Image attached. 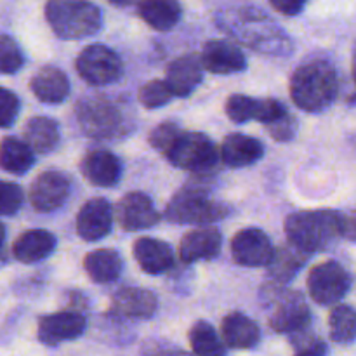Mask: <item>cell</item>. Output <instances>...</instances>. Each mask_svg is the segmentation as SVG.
<instances>
[{
	"label": "cell",
	"mask_w": 356,
	"mask_h": 356,
	"mask_svg": "<svg viewBox=\"0 0 356 356\" xmlns=\"http://www.w3.org/2000/svg\"><path fill=\"white\" fill-rule=\"evenodd\" d=\"M216 24L240 44L263 54L287 56L294 45L291 37L264 13L250 3H232L216 13Z\"/></svg>",
	"instance_id": "cell-1"
},
{
	"label": "cell",
	"mask_w": 356,
	"mask_h": 356,
	"mask_svg": "<svg viewBox=\"0 0 356 356\" xmlns=\"http://www.w3.org/2000/svg\"><path fill=\"white\" fill-rule=\"evenodd\" d=\"M337 94V72L325 59H309L292 73L291 97L302 111L320 113L336 101Z\"/></svg>",
	"instance_id": "cell-2"
},
{
	"label": "cell",
	"mask_w": 356,
	"mask_h": 356,
	"mask_svg": "<svg viewBox=\"0 0 356 356\" xmlns=\"http://www.w3.org/2000/svg\"><path fill=\"white\" fill-rule=\"evenodd\" d=\"M287 240L309 254L336 245L341 235V214L337 211H299L285 219Z\"/></svg>",
	"instance_id": "cell-3"
},
{
	"label": "cell",
	"mask_w": 356,
	"mask_h": 356,
	"mask_svg": "<svg viewBox=\"0 0 356 356\" xmlns=\"http://www.w3.org/2000/svg\"><path fill=\"white\" fill-rule=\"evenodd\" d=\"M44 14L56 37L63 40L90 37L103 24L101 9L89 0H47Z\"/></svg>",
	"instance_id": "cell-4"
},
{
	"label": "cell",
	"mask_w": 356,
	"mask_h": 356,
	"mask_svg": "<svg viewBox=\"0 0 356 356\" xmlns=\"http://www.w3.org/2000/svg\"><path fill=\"white\" fill-rule=\"evenodd\" d=\"M261 301L270 313V327L278 334H298L312 327V309L301 292L289 291L284 284L271 282L261 289Z\"/></svg>",
	"instance_id": "cell-5"
},
{
	"label": "cell",
	"mask_w": 356,
	"mask_h": 356,
	"mask_svg": "<svg viewBox=\"0 0 356 356\" xmlns=\"http://www.w3.org/2000/svg\"><path fill=\"white\" fill-rule=\"evenodd\" d=\"M228 214V205L212 200L205 188L191 186V184L177 191L165 209L167 221L176 225L207 226L211 222L221 221Z\"/></svg>",
	"instance_id": "cell-6"
},
{
	"label": "cell",
	"mask_w": 356,
	"mask_h": 356,
	"mask_svg": "<svg viewBox=\"0 0 356 356\" xmlns=\"http://www.w3.org/2000/svg\"><path fill=\"white\" fill-rule=\"evenodd\" d=\"M75 115L82 132L89 138L111 139L125 132L124 111L103 96H90L76 103Z\"/></svg>",
	"instance_id": "cell-7"
},
{
	"label": "cell",
	"mask_w": 356,
	"mask_h": 356,
	"mask_svg": "<svg viewBox=\"0 0 356 356\" xmlns=\"http://www.w3.org/2000/svg\"><path fill=\"white\" fill-rule=\"evenodd\" d=\"M165 159L177 169L193 174H207L218 163L219 152L209 136L183 131L165 153Z\"/></svg>",
	"instance_id": "cell-8"
},
{
	"label": "cell",
	"mask_w": 356,
	"mask_h": 356,
	"mask_svg": "<svg viewBox=\"0 0 356 356\" xmlns=\"http://www.w3.org/2000/svg\"><path fill=\"white\" fill-rule=\"evenodd\" d=\"M76 72L89 86L115 83L124 73V65L113 49L103 44L87 45L76 58Z\"/></svg>",
	"instance_id": "cell-9"
},
{
	"label": "cell",
	"mask_w": 356,
	"mask_h": 356,
	"mask_svg": "<svg viewBox=\"0 0 356 356\" xmlns=\"http://www.w3.org/2000/svg\"><path fill=\"white\" fill-rule=\"evenodd\" d=\"M351 277L337 261L320 263L309 271L308 291L309 296L320 306L339 305L350 292Z\"/></svg>",
	"instance_id": "cell-10"
},
{
	"label": "cell",
	"mask_w": 356,
	"mask_h": 356,
	"mask_svg": "<svg viewBox=\"0 0 356 356\" xmlns=\"http://www.w3.org/2000/svg\"><path fill=\"white\" fill-rule=\"evenodd\" d=\"M87 320L82 312L63 309V312L44 315L38 320L37 337L44 346L56 348L63 343H70L83 336Z\"/></svg>",
	"instance_id": "cell-11"
},
{
	"label": "cell",
	"mask_w": 356,
	"mask_h": 356,
	"mask_svg": "<svg viewBox=\"0 0 356 356\" xmlns=\"http://www.w3.org/2000/svg\"><path fill=\"white\" fill-rule=\"evenodd\" d=\"M72 191V179L61 170H45L38 174L31 183L28 198L33 209L42 214H49L63 207Z\"/></svg>",
	"instance_id": "cell-12"
},
{
	"label": "cell",
	"mask_w": 356,
	"mask_h": 356,
	"mask_svg": "<svg viewBox=\"0 0 356 356\" xmlns=\"http://www.w3.org/2000/svg\"><path fill=\"white\" fill-rule=\"evenodd\" d=\"M275 252L270 236L257 228L240 229L232 240L233 261L245 268L268 266Z\"/></svg>",
	"instance_id": "cell-13"
},
{
	"label": "cell",
	"mask_w": 356,
	"mask_h": 356,
	"mask_svg": "<svg viewBox=\"0 0 356 356\" xmlns=\"http://www.w3.org/2000/svg\"><path fill=\"white\" fill-rule=\"evenodd\" d=\"M118 225L127 232H141L155 226L160 221V212L156 211L153 200L143 191H131L120 198L115 211Z\"/></svg>",
	"instance_id": "cell-14"
},
{
	"label": "cell",
	"mask_w": 356,
	"mask_h": 356,
	"mask_svg": "<svg viewBox=\"0 0 356 356\" xmlns=\"http://www.w3.org/2000/svg\"><path fill=\"white\" fill-rule=\"evenodd\" d=\"M159 309V299L152 291L124 287L111 299L110 315L122 320H149Z\"/></svg>",
	"instance_id": "cell-15"
},
{
	"label": "cell",
	"mask_w": 356,
	"mask_h": 356,
	"mask_svg": "<svg viewBox=\"0 0 356 356\" xmlns=\"http://www.w3.org/2000/svg\"><path fill=\"white\" fill-rule=\"evenodd\" d=\"M113 211L106 198H90L76 214V233L86 242H97L111 232Z\"/></svg>",
	"instance_id": "cell-16"
},
{
	"label": "cell",
	"mask_w": 356,
	"mask_h": 356,
	"mask_svg": "<svg viewBox=\"0 0 356 356\" xmlns=\"http://www.w3.org/2000/svg\"><path fill=\"white\" fill-rule=\"evenodd\" d=\"M202 66L214 75H233L247 68L245 54L228 40H211L204 45Z\"/></svg>",
	"instance_id": "cell-17"
},
{
	"label": "cell",
	"mask_w": 356,
	"mask_h": 356,
	"mask_svg": "<svg viewBox=\"0 0 356 356\" xmlns=\"http://www.w3.org/2000/svg\"><path fill=\"white\" fill-rule=\"evenodd\" d=\"M80 170L92 186L111 188L120 181L122 162L108 149H90L80 162Z\"/></svg>",
	"instance_id": "cell-18"
},
{
	"label": "cell",
	"mask_w": 356,
	"mask_h": 356,
	"mask_svg": "<svg viewBox=\"0 0 356 356\" xmlns=\"http://www.w3.org/2000/svg\"><path fill=\"white\" fill-rule=\"evenodd\" d=\"M222 236L219 229L200 226L183 236L179 243V259L191 264L198 261H211L221 252Z\"/></svg>",
	"instance_id": "cell-19"
},
{
	"label": "cell",
	"mask_w": 356,
	"mask_h": 356,
	"mask_svg": "<svg viewBox=\"0 0 356 356\" xmlns=\"http://www.w3.org/2000/svg\"><path fill=\"white\" fill-rule=\"evenodd\" d=\"M204 66L197 56H181L174 59L167 68L165 82L174 97H188L202 82Z\"/></svg>",
	"instance_id": "cell-20"
},
{
	"label": "cell",
	"mask_w": 356,
	"mask_h": 356,
	"mask_svg": "<svg viewBox=\"0 0 356 356\" xmlns=\"http://www.w3.org/2000/svg\"><path fill=\"white\" fill-rule=\"evenodd\" d=\"M132 254L139 268L148 275H162L174 266L172 249L162 240L143 236L134 242Z\"/></svg>",
	"instance_id": "cell-21"
},
{
	"label": "cell",
	"mask_w": 356,
	"mask_h": 356,
	"mask_svg": "<svg viewBox=\"0 0 356 356\" xmlns=\"http://www.w3.org/2000/svg\"><path fill=\"white\" fill-rule=\"evenodd\" d=\"M221 337L233 350H254L261 341V329L250 316L233 312L222 318Z\"/></svg>",
	"instance_id": "cell-22"
},
{
	"label": "cell",
	"mask_w": 356,
	"mask_h": 356,
	"mask_svg": "<svg viewBox=\"0 0 356 356\" xmlns=\"http://www.w3.org/2000/svg\"><path fill=\"white\" fill-rule=\"evenodd\" d=\"M30 89L38 101L45 104H61L70 94V80L56 66H44L30 80Z\"/></svg>",
	"instance_id": "cell-23"
},
{
	"label": "cell",
	"mask_w": 356,
	"mask_h": 356,
	"mask_svg": "<svg viewBox=\"0 0 356 356\" xmlns=\"http://www.w3.org/2000/svg\"><path fill=\"white\" fill-rule=\"evenodd\" d=\"M56 243V236L47 229H28L14 242L13 256L23 264L40 263L54 252Z\"/></svg>",
	"instance_id": "cell-24"
},
{
	"label": "cell",
	"mask_w": 356,
	"mask_h": 356,
	"mask_svg": "<svg viewBox=\"0 0 356 356\" xmlns=\"http://www.w3.org/2000/svg\"><path fill=\"white\" fill-rule=\"evenodd\" d=\"M219 153L226 165L240 169V167L252 165L257 160L263 159L264 146L259 139L235 132V134L226 136Z\"/></svg>",
	"instance_id": "cell-25"
},
{
	"label": "cell",
	"mask_w": 356,
	"mask_h": 356,
	"mask_svg": "<svg viewBox=\"0 0 356 356\" xmlns=\"http://www.w3.org/2000/svg\"><path fill=\"white\" fill-rule=\"evenodd\" d=\"M309 257H312V254L299 249L298 245L287 240L280 247H275L273 257L266 266L268 275L273 278V282L284 285L289 284L291 280H294L296 275L301 271V268L305 266Z\"/></svg>",
	"instance_id": "cell-26"
},
{
	"label": "cell",
	"mask_w": 356,
	"mask_h": 356,
	"mask_svg": "<svg viewBox=\"0 0 356 356\" xmlns=\"http://www.w3.org/2000/svg\"><path fill=\"white\" fill-rule=\"evenodd\" d=\"M61 139L58 124L49 117H33L23 129V141L35 155H47L54 152Z\"/></svg>",
	"instance_id": "cell-27"
},
{
	"label": "cell",
	"mask_w": 356,
	"mask_h": 356,
	"mask_svg": "<svg viewBox=\"0 0 356 356\" xmlns=\"http://www.w3.org/2000/svg\"><path fill=\"white\" fill-rule=\"evenodd\" d=\"M122 257L113 249H97L92 250L83 259V270L87 271L89 278L96 284L106 285L118 280L122 273Z\"/></svg>",
	"instance_id": "cell-28"
},
{
	"label": "cell",
	"mask_w": 356,
	"mask_h": 356,
	"mask_svg": "<svg viewBox=\"0 0 356 356\" xmlns=\"http://www.w3.org/2000/svg\"><path fill=\"white\" fill-rule=\"evenodd\" d=\"M138 13L146 24L156 31H169L179 23L181 6L177 0H141Z\"/></svg>",
	"instance_id": "cell-29"
},
{
	"label": "cell",
	"mask_w": 356,
	"mask_h": 356,
	"mask_svg": "<svg viewBox=\"0 0 356 356\" xmlns=\"http://www.w3.org/2000/svg\"><path fill=\"white\" fill-rule=\"evenodd\" d=\"M191 353L195 356H226L228 355V346L225 344L222 337L219 336L214 325L205 320H198L191 325L190 334Z\"/></svg>",
	"instance_id": "cell-30"
},
{
	"label": "cell",
	"mask_w": 356,
	"mask_h": 356,
	"mask_svg": "<svg viewBox=\"0 0 356 356\" xmlns=\"http://www.w3.org/2000/svg\"><path fill=\"white\" fill-rule=\"evenodd\" d=\"M35 153L17 138H6L0 143V167L6 172L21 176L33 167Z\"/></svg>",
	"instance_id": "cell-31"
},
{
	"label": "cell",
	"mask_w": 356,
	"mask_h": 356,
	"mask_svg": "<svg viewBox=\"0 0 356 356\" xmlns=\"http://www.w3.org/2000/svg\"><path fill=\"white\" fill-rule=\"evenodd\" d=\"M330 339L337 344L356 341V309L348 305H334L329 316Z\"/></svg>",
	"instance_id": "cell-32"
},
{
	"label": "cell",
	"mask_w": 356,
	"mask_h": 356,
	"mask_svg": "<svg viewBox=\"0 0 356 356\" xmlns=\"http://www.w3.org/2000/svg\"><path fill=\"white\" fill-rule=\"evenodd\" d=\"M261 106H263V99H254L243 94H232L226 101L225 111L232 122L245 124L249 120L259 122Z\"/></svg>",
	"instance_id": "cell-33"
},
{
	"label": "cell",
	"mask_w": 356,
	"mask_h": 356,
	"mask_svg": "<svg viewBox=\"0 0 356 356\" xmlns=\"http://www.w3.org/2000/svg\"><path fill=\"white\" fill-rule=\"evenodd\" d=\"M139 103L148 110H156L165 104L170 103L174 97L172 90L169 89L165 80H152V82L145 83L138 92Z\"/></svg>",
	"instance_id": "cell-34"
},
{
	"label": "cell",
	"mask_w": 356,
	"mask_h": 356,
	"mask_svg": "<svg viewBox=\"0 0 356 356\" xmlns=\"http://www.w3.org/2000/svg\"><path fill=\"white\" fill-rule=\"evenodd\" d=\"M24 63L19 44L9 35H0V75H13L19 72Z\"/></svg>",
	"instance_id": "cell-35"
},
{
	"label": "cell",
	"mask_w": 356,
	"mask_h": 356,
	"mask_svg": "<svg viewBox=\"0 0 356 356\" xmlns=\"http://www.w3.org/2000/svg\"><path fill=\"white\" fill-rule=\"evenodd\" d=\"M289 337L294 346V356H327V351H329L325 341L315 336L309 329L292 334Z\"/></svg>",
	"instance_id": "cell-36"
},
{
	"label": "cell",
	"mask_w": 356,
	"mask_h": 356,
	"mask_svg": "<svg viewBox=\"0 0 356 356\" xmlns=\"http://www.w3.org/2000/svg\"><path fill=\"white\" fill-rule=\"evenodd\" d=\"M181 132H183V129L176 122H162L149 132L148 141L153 149H156V152L165 156V153L169 152V148L174 145V141H176Z\"/></svg>",
	"instance_id": "cell-37"
},
{
	"label": "cell",
	"mask_w": 356,
	"mask_h": 356,
	"mask_svg": "<svg viewBox=\"0 0 356 356\" xmlns=\"http://www.w3.org/2000/svg\"><path fill=\"white\" fill-rule=\"evenodd\" d=\"M23 188L10 181L0 179V216H14L23 207Z\"/></svg>",
	"instance_id": "cell-38"
},
{
	"label": "cell",
	"mask_w": 356,
	"mask_h": 356,
	"mask_svg": "<svg viewBox=\"0 0 356 356\" xmlns=\"http://www.w3.org/2000/svg\"><path fill=\"white\" fill-rule=\"evenodd\" d=\"M266 132L278 143H287L291 139H294V136L298 134V118L294 115H291L287 111L285 115L278 117L277 120L270 122V124H264Z\"/></svg>",
	"instance_id": "cell-39"
},
{
	"label": "cell",
	"mask_w": 356,
	"mask_h": 356,
	"mask_svg": "<svg viewBox=\"0 0 356 356\" xmlns=\"http://www.w3.org/2000/svg\"><path fill=\"white\" fill-rule=\"evenodd\" d=\"M19 115V97L13 90L0 87V129H7Z\"/></svg>",
	"instance_id": "cell-40"
},
{
	"label": "cell",
	"mask_w": 356,
	"mask_h": 356,
	"mask_svg": "<svg viewBox=\"0 0 356 356\" xmlns=\"http://www.w3.org/2000/svg\"><path fill=\"white\" fill-rule=\"evenodd\" d=\"M143 356H195L193 353H186L181 348L172 346L169 343H162V341H149L143 346Z\"/></svg>",
	"instance_id": "cell-41"
},
{
	"label": "cell",
	"mask_w": 356,
	"mask_h": 356,
	"mask_svg": "<svg viewBox=\"0 0 356 356\" xmlns=\"http://www.w3.org/2000/svg\"><path fill=\"white\" fill-rule=\"evenodd\" d=\"M308 0H270L271 7L284 16H298L302 13Z\"/></svg>",
	"instance_id": "cell-42"
},
{
	"label": "cell",
	"mask_w": 356,
	"mask_h": 356,
	"mask_svg": "<svg viewBox=\"0 0 356 356\" xmlns=\"http://www.w3.org/2000/svg\"><path fill=\"white\" fill-rule=\"evenodd\" d=\"M341 214V235L344 240L356 242V211L339 212Z\"/></svg>",
	"instance_id": "cell-43"
},
{
	"label": "cell",
	"mask_w": 356,
	"mask_h": 356,
	"mask_svg": "<svg viewBox=\"0 0 356 356\" xmlns=\"http://www.w3.org/2000/svg\"><path fill=\"white\" fill-rule=\"evenodd\" d=\"M108 2L115 7H129L132 3H136V0H108Z\"/></svg>",
	"instance_id": "cell-44"
},
{
	"label": "cell",
	"mask_w": 356,
	"mask_h": 356,
	"mask_svg": "<svg viewBox=\"0 0 356 356\" xmlns=\"http://www.w3.org/2000/svg\"><path fill=\"white\" fill-rule=\"evenodd\" d=\"M3 242H6V226L0 222V249H2Z\"/></svg>",
	"instance_id": "cell-45"
},
{
	"label": "cell",
	"mask_w": 356,
	"mask_h": 356,
	"mask_svg": "<svg viewBox=\"0 0 356 356\" xmlns=\"http://www.w3.org/2000/svg\"><path fill=\"white\" fill-rule=\"evenodd\" d=\"M6 259H7L6 252H3V250L0 249V266H3V264H6Z\"/></svg>",
	"instance_id": "cell-46"
},
{
	"label": "cell",
	"mask_w": 356,
	"mask_h": 356,
	"mask_svg": "<svg viewBox=\"0 0 356 356\" xmlns=\"http://www.w3.org/2000/svg\"><path fill=\"white\" fill-rule=\"evenodd\" d=\"M353 79H355V83H356V47H355V52H353Z\"/></svg>",
	"instance_id": "cell-47"
}]
</instances>
